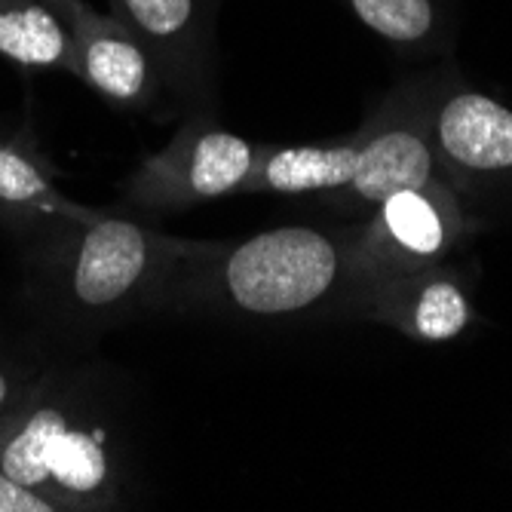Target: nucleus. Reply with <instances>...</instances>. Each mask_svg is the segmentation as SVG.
<instances>
[{
  "instance_id": "obj_1",
  "label": "nucleus",
  "mask_w": 512,
  "mask_h": 512,
  "mask_svg": "<svg viewBox=\"0 0 512 512\" xmlns=\"http://www.w3.org/2000/svg\"><path fill=\"white\" fill-rule=\"evenodd\" d=\"M353 267L347 246L319 227H273L240 243L209 240L178 267L163 307L234 319H292L316 310Z\"/></svg>"
},
{
  "instance_id": "obj_2",
  "label": "nucleus",
  "mask_w": 512,
  "mask_h": 512,
  "mask_svg": "<svg viewBox=\"0 0 512 512\" xmlns=\"http://www.w3.org/2000/svg\"><path fill=\"white\" fill-rule=\"evenodd\" d=\"M0 470L59 512L117 509L123 500L108 427L56 381H34L0 414Z\"/></svg>"
},
{
  "instance_id": "obj_3",
  "label": "nucleus",
  "mask_w": 512,
  "mask_h": 512,
  "mask_svg": "<svg viewBox=\"0 0 512 512\" xmlns=\"http://www.w3.org/2000/svg\"><path fill=\"white\" fill-rule=\"evenodd\" d=\"M65 230L56 289L62 307L89 322H117L142 310H163L178 267L209 243L160 234L105 212L89 221L65 218Z\"/></svg>"
},
{
  "instance_id": "obj_4",
  "label": "nucleus",
  "mask_w": 512,
  "mask_h": 512,
  "mask_svg": "<svg viewBox=\"0 0 512 512\" xmlns=\"http://www.w3.org/2000/svg\"><path fill=\"white\" fill-rule=\"evenodd\" d=\"M258 154L261 145L224 129L215 111H191L166 148L145 157L123 181V200L142 212H188L243 194Z\"/></svg>"
},
{
  "instance_id": "obj_5",
  "label": "nucleus",
  "mask_w": 512,
  "mask_h": 512,
  "mask_svg": "<svg viewBox=\"0 0 512 512\" xmlns=\"http://www.w3.org/2000/svg\"><path fill=\"white\" fill-rule=\"evenodd\" d=\"M111 16L148 50L166 96L215 111V0H111Z\"/></svg>"
},
{
  "instance_id": "obj_6",
  "label": "nucleus",
  "mask_w": 512,
  "mask_h": 512,
  "mask_svg": "<svg viewBox=\"0 0 512 512\" xmlns=\"http://www.w3.org/2000/svg\"><path fill=\"white\" fill-rule=\"evenodd\" d=\"M68 28L74 37V77L120 108L157 105L166 92L163 80L148 50L117 16L96 13L86 4Z\"/></svg>"
},
{
  "instance_id": "obj_7",
  "label": "nucleus",
  "mask_w": 512,
  "mask_h": 512,
  "mask_svg": "<svg viewBox=\"0 0 512 512\" xmlns=\"http://www.w3.org/2000/svg\"><path fill=\"white\" fill-rule=\"evenodd\" d=\"M451 224V209L430 191V184L399 191L378 203L375 237L365 240V249L353 255V264H365L384 276L393 270H414L448 249Z\"/></svg>"
},
{
  "instance_id": "obj_8",
  "label": "nucleus",
  "mask_w": 512,
  "mask_h": 512,
  "mask_svg": "<svg viewBox=\"0 0 512 512\" xmlns=\"http://www.w3.org/2000/svg\"><path fill=\"white\" fill-rule=\"evenodd\" d=\"M433 138L463 175L512 172V108L476 89H454L433 111Z\"/></svg>"
},
{
  "instance_id": "obj_9",
  "label": "nucleus",
  "mask_w": 512,
  "mask_h": 512,
  "mask_svg": "<svg viewBox=\"0 0 512 512\" xmlns=\"http://www.w3.org/2000/svg\"><path fill=\"white\" fill-rule=\"evenodd\" d=\"M362 138L338 145H261L243 194H338L356 175Z\"/></svg>"
},
{
  "instance_id": "obj_10",
  "label": "nucleus",
  "mask_w": 512,
  "mask_h": 512,
  "mask_svg": "<svg viewBox=\"0 0 512 512\" xmlns=\"http://www.w3.org/2000/svg\"><path fill=\"white\" fill-rule=\"evenodd\" d=\"M430 175L433 151L427 145L424 129L402 120L362 138L356 175L344 191L359 203L378 206L399 191L424 188V184H430Z\"/></svg>"
},
{
  "instance_id": "obj_11",
  "label": "nucleus",
  "mask_w": 512,
  "mask_h": 512,
  "mask_svg": "<svg viewBox=\"0 0 512 512\" xmlns=\"http://www.w3.org/2000/svg\"><path fill=\"white\" fill-rule=\"evenodd\" d=\"M378 310L387 319H396L405 332L421 341H454L473 322V304L463 286L451 276H408L381 283Z\"/></svg>"
},
{
  "instance_id": "obj_12",
  "label": "nucleus",
  "mask_w": 512,
  "mask_h": 512,
  "mask_svg": "<svg viewBox=\"0 0 512 512\" xmlns=\"http://www.w3.org/2000/svg\"><path fill=\"white\" fill-rule=\"evenodd\" d=\"M0 56L31 71L77 68L71 28L43 0H0Z\"/></svg>"
},
{
  "instance_id": "obj_13",
  "label": "nucleus",
  "mask_w": 512,
  "mask_h": 512,
  "mask_svg": "<svg viewBox=\"0 0 512 512\" xmlns=\"http://www.w3.org/2000/svg\"><path fill=\"white\" fill-rule=\"evenodd\" d=\"M0 215L89 221L99 212L71 203L56 188L53 166L31 148V142H0Z\"/></svg>"
},
{
  "instance_id": "obj_14",
  "label": "nucleus",
  "mask_w": 512,
  "mask_h": 512,
  "mask_svg": "<svg viewBox=\"0 0 512 512\" xmlns=\"http://www.w3.org/2000/svg\"><path fill=\"white\" fill-rule=\"evenodd\" d=\"M344 4L368 31L402 50H436L445 43V0H344Z\"/></svg>"
},
{
  "instance_id": "obj_15",
  "label": "nucleus",
  "mask_w": 512,
  "mask_h": 512,
  "mask_svg": "<svg viewBox=\"0 0 512 512\" xmlns=\"http://www.w3.org/2000/svg\"><path fill=\"white\" fill-rule=\"evenodd\" d=\"M0 512H59V509L46 497H40L34 488L22 485L19 479L0 470Z\"/></svg>"
},
{
  "instance_id": "obj_16",
  "label": "nucleus",
  "mask_w": 512,
  "mask_h": 512,
  "mask_svg": "<svg viewBox=\"0 0 512 512\" xmlns=\"http://www.w3.org/2000/svg\"><path fill=\"white\" fill-rule=\"evenodd\" d=\"M34 381L37 378H28L10 365H0V414H4L7 408H13L34 387Z\"/></svg>"
},
{
  "instance_id": "obj_17",
  "label": "nucleus",
  "mask_w": 512,
  "mask_h": 512,
  "mask_svg": "<svg viewBox=\"0 0 512 512\" xmlns=\"http://www.w3.org/2000/svg\"><path fill=\"white\" fill-rule=\"evenodd\" d=\"M43 4L50 7V10H56L68 25H71V22L83 13V7H86L83 0H43Z\"/></svg>"
}]
</instances>
